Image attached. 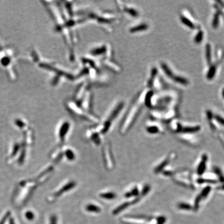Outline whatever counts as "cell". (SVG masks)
<instances>
[{
    "label": "cell",
    "mask_w": 224,
    "mask_h": 224,
    "mask_svg": "<svg viewBox=\"0 0 224 224\" xmlns=\"http://www.w3.org/2000/svg\"><path fill=\"white\" fill-rule=\"evenodd\" d=\"M217 66L216 64H212L210 66L208 71L206 73V79L208 80H212L214 78L216 73Z\"/></svg>",
    "instance_id": "7c38bea8"
},
{
    "label": "cell",
    "mask_w": 224,
    "mask_h": 224,
    "mask_svg": "<svg viewBox=\"0 0 224 224\" xmlns=\"http://www.w3.org/2000/svg\"><path fill=\"white\" fill-rule=\"evenodd\" d=\"M148 28L149 26L148 24L145 23H141L131 26L129 29V32L131 34L140 33L148 30Z\"/></svg>",
    "instance_id": "ba28073f"
},
{
    "label": "cell",
    "mask_w": 224,
    "mask_h": 224,
    "mask_svg": "<svg viewBox=\"0 0 224 224\" xmlns=\"http://www.w3.org/2000/svg\"><path fill=\"white\" fill-rule=\"evenodd\" d=\"M10 224H15V223L14 222V220L13 219H10Z\"/></svg>",
    "instance_id": "d6986e66"
},
{
    "label": "cell",
    "mask_w": 224,
    "mask_h": 224,
    "mask_svg": "<svg viewBox=\"0 0 224 224\" xmlns=\"http://www.w3.org/2000/svg\"><path fill=\"white\" fill-rule=\"evenodd\" d=\"M116 3L117 9L120 13L125 14L131 18H138L139 16V10L132 5L126 4L122 1H116Z\"/></svg>",
    "instance_id": "277c9868"
},
{
    "label": "cell",
    "mask_w": 224,
    "mask_h": 224,
    "mask_svg": "<svg viewBox=\"0 0 224 224\" xmlns=\"http://www.w3.org/2000/svg\"><path fill=\"white\" fill-rule=\"evenodd\" d=\"M180 20L182 24H183L184 26H186L187 28L192 30L196 29V24L190 19H189L187 16L186 17V16L181 15L180 16Z\"/></svg>",
    "instance_id": "30bf717a"
},
{
    "label": "cell",
    "mask_w": 224,
    "mask_h": 224,
    "mask_svg": "<svg viewBox=\"0 0 224 224\" xmlns=\"http://www.w3.org/2000/svg\"><path fill=\"white\" fill-rule=\"evenodd\" d=\"M205 57L207 64L209 66L211 65L212 62V57L211 46L210 44H206L205 49Z\"/></svg>",
    "instance_id": "8fae6325"
},
{
    "label": "cell",
    "mask_w": 224,
    "mask_h": 224,
    "mask_svg": "<svg viewBox=\"0 0 224 224\" xmlns=\"http://www.w3.org/2000/svg\"><path fill=\"white\" fill-rule=\"evenodd\" d=\"M103 154L105 165L109 169H111L114 166V160L111 148L109 144H107L103 148Z\"/></svg>",
    "instance_id": "8992f818"
},
{
    "label": "cell",
    "mask_w": 224,
    "mask_h": 224,
    "mask_svg": "<svg viewBox=\"0 0 224 224\" xmlns=\"http://www.w3.org/2000/svg\"><path fill=\"white\" fill-rule=\"evenodd\" d=\"M70 127V124L68 122H64L62 123L61 126L59 128L58 132V138L59 144L61 145L64 142L66 135L69 131Z\"/></svg>",
    "instance_id": "52a82bcc"
},
{
    "label": "cell",
    "mask_w": 224,
    "mask_h": 224,
    "mask_svg": "<svg viewBox=\"0 0 224 224\" xmlns=\"http://www.w3.org/2000/svg\"><path fill=\"white\" fill-rule=\"evenodd\" d=\"M99 196L101 198L104 199L105 200H113L116 198L117 195L116 194L112 192V191H107V192H103L100 194Z\"/></svg>",
    "instance_id": "4fadbf2b"
},
{
    "label": "cell",
    "mask_w": 224,
    "mask_h": 224,
    "mask_svg": "<svg viewBox=\"0 0 224 224\" xmlns=\"http://www.w3.org/2000/svg\"><path fill=\"white\" fill-rule=\"evenodd\" d=\"M76 186V183L75 181H69L68 182L64 184L62 186H61V187H60L59 188L55 191L49 197V198L51 199V200L55 201L56 199L60 197V196H62V195L64 194L65 193H66L72 189L74 188Z\"/></svg>",
    "instance_id": "5b68a950"
},
{
    "label": "cell",
    "mask_w": 224,
    "mask_h": 224,
    "mask_svg": "<svg viewBox=\"0 0 224 224\" xmlns=\"http://www.w3.org/2000/svg\"><path fill=\"white\" fill-rule=\"evenodd\" d=\"M221 94H222V97H223V98L224 99V87L222 89Z\"/></svg>",
    "instance_id": "ffe728a7"
},
{
    "label": "cell",
    "mask_w": 224,
    "mask_h": 224,
    "mask_svg": "<svg viewBox=\"0 0 224 224\" xmlns=\"http://www.w3.org/2000/svg\"><path fill=\"white\" fill-rule=\"evenodd\" d=\"M66 107L68 111L77 118L85 120L87 122L94 124H98L99 122V120L96 115L85 112L77 105L72 99L66 101Z\"/></svg>",
    "instance_id": "7a4b0ae2"
},
{
    "label": "cell",
    "mask_w": 224,
    "mask_h": 224,
    "mask_svg": "<svg viewBox=\"0 0 224 224\" xmlns=\"http://www.w3.org/2000/svg\"><path fill=\"white\" fill-rule=\"evenodd\" d=\"M49 224H58V219L56 215H52L49 219Z\"/></svg>",
    "instance_id": "2e32d148"
},
{
    "label": "cell",
    "mask_w": 224,
    "mask_h": 224,
    "mask_svg": "<svg viewBox=\"0 0 224 224\" xmlns=\"http://www.w3.org/2000/svg\"><path fill=\"white\" fill-rule=\"evenodd\" d=\"M64 156H66V158L70 161L73 160L75 158V155L73 151L70 148L64 150Z\"/></svg>",
    "instance_id": "9a60e30c"
},
{
    "label": "cell",
    "mask_w": 224,
    "mask_h": 224,
    "mask_svg": "<svg viewBox=\"0 0 224 224\" xmlns=\"http://www.w3.org/2000/svg\"><path fill=\"white\" fill-rule=\"evenodd\" d=\"M85 209L87 212L94 214H98L102 211V209L100 206L93 203L86 204Z\"/></svg>",
    "instance_id": "9c48e42d"
},
{
    "label": "cell",
    "mask_w": 224,
    "mask_h": 224,
    "mask_svg": "<svg viewBox=\"0 0 224 224\" xmlns=\"http://www.w3.org/2000/svg\"><path fill=\"white\" fill-rule=\"evenodd\" d=\"M78 14L84 17L85 22L96 23L103 29V30L108 32L111 30L112 26L120 20L118 16L115 12L109 10H100L86 9L82 10Z\"/></svg>",
    "instance_id": "6da1fadb"
},
{
    "label": "cell",
    "mask_w": 224,
    "mask_h": 224,
    "mask_svg": "<svg viewBox=\"0 0 224 224\" xmlns=\"http://www.w3.org/2000/svg\"><path fill=\"white\" fill-rule=\"evenodd\" d=\"M160 66L166 76L172 81H173V82L183 86L188 85L189 82L187 79L174 73V72L171 70L167 64L163 62L161 64Z\"/></svg>",
    "instance_id": "3957f363"
},
{
    "label": "cell",
    "mask_w": 224,
    "mask_h": 224,
    "mask_svg": "<svg viewBox=\"0 0 224 224\" xmlns=\"http://www.w3.org/2000/svg\"><path fill=\"white\" fill-rule=\"evenodd\" d=\"M10 212H8L6 214H5V216L3 217L1 221H0V224H5L6 222L7 219L10 217Z\"/></svg>",
    "instance_id": "ac0fdd59"
},
{
    "label": "cell",
    "mask_w": 224,
    "mask_h": 224,
    "mask_svg": "<svg viewBox=\"0 0 224 224\" xmlns=\"http://www.w3.org/2000/svg\"><path fill=\"white\" fill-rule=\"evenodd\" d=\"M204 38V32L201 29L199 30L198 32L197 33L195 36H194V41L196 44H199L201 43L203 41Z\"/></svg>",
    "instance_id": "5bb4252c"
},
{
    "label": "cell",
    "mask_w": 224,
    "mask_h": 224,
    "mask_svg": "<svg viewBox=\"0 0 224 224\" xmlns=\"http://www.w3.org/2000/svg\"><path fill=\"white\" fill-rule=\"evenodd\" d=\"M26 217L29 221H32L34 219V214L31 211H28L26 213Z\"/></svg>",
    "instance_id": "e0dca14e"
}]
</instances>
